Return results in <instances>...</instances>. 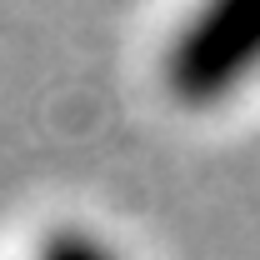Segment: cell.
I'll use <instances>...</instances> for the list:
<instances>
[{"mask_svg":"<svg viewBox=\"0 0 260 260\" xmlns=\"http://www.w3.org/2000/svg\"><path fill=\"white\" fill-rule=\"evenodd\" d=\"M260 75V0H195L160 50V85L185 110H210Z\"/></svg>","mask_w":260,"mask_h":260,"instance_id":"cell-1","label":"cell"},{"mask_svg":"<svg viewBox=\"0 0 260 260\" xmlns=\"http://www.w3.org/2000/svg\"><path fill=\"white\" fill-rule=\"evenodd\" d=\"M35 260H120V250H115L110 240H100L95 230L55 225L40 245H35Z\"/></svg>","mask_w":260,"mask_h":260,"instance_id":"cell-2","label":"cell"}]
</instances>
